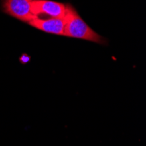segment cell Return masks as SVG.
Wrapping results in <instances>:
<instances>
[{
  "instance_id": "1",
  "label": "cell",
  "mask_w": 146,
  "mask_h": 146,
  "mask_svg": "<svg viewBox=\"0 0 146 146\" xmlns=\"http://www.w3.org/2000/svg\"><path fill=\"white\" fill-rule=\"evenodd\" d=\"M64 36L83 39L100 45H106V38L95 32L79 15L76 9L70 4H67L65 14Z\"/></svg>"
},
{
  "instance_id": "2",
  "label": "cell",
  "mask_w": 146,
  "mask_h": 146,
  "mask_svg": "<svg viewBox=\"0 0 146 146\" xmlns=\"http://www.w3.org/2000/svg\"><path fill=\"white\" fill-rule=\"evenodd\" d=\"M3 12L22 22L28 23L34 18L33 0H2Z\"/></svg>"
},
{
  "instance_id": "3",
  "label": "cell",
  "mask_w": 146,
  "mask_h": 146,
  "mask_svg": "<svg viewBox=\"0 0 146 146\" xmlns=\"http://www.w3.org/2000/svg\"><path fill=\"white\" fill-rule=\"evenodd\" d=\"M67 11V5L52 0H33L34 18H63Z\"/></svg>"
},
{
  "instance_id": "4",
  "label": "cell",
  "mask_w": 146,
  "mask_h": 146,
  "mask_svg": "<svg viewBox=\"0 0 146 146\" xmlns=\"http://www.w3.org/2000/svg\"><path fill=\"white\" fill-rule=\"evenodd\" d=\"M33 27L42 32L64 36L65 17L63 18H33L28 23Z\"/></svg>"
}]
</instances>
